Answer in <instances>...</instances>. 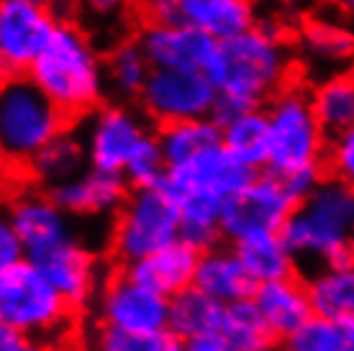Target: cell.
I'll use <instances>...</instances> for the list:
<instances>
[{"mask_svg":"<svg viewBox=\"0 0 354 351\" xmlns=\"http://www.w3.org/2000/svg\"><path fill=\"white\" fill-rule=\"evenodd\" d=\"M254 177H257V169L234 157L223 144H216L183 164L169 167L162 180V187L175 200L201 198V200L226 202L231 195L244 190Z\"/></svg>","mask_w":354,"mask_h":351,"instance_id":"obj_11","label":"cell"},{"mask_svg":"<svg viewBox=\"0 0 354 351\" xmlns=\"http://www.w3.org/2000/svg\"><path fill=\"white\" fill-rule=\"evenodd\" d=\"M295 59L316 79L354 70V28L342 18H310L295 41Z\"/></svg>","mask_w":354,"mask_h":351,"instance_id":"obj_15","label":"cell"},{"mask_svg":"<svg viewBox=\"0 0 354 351\" xmlns=\"http://www.w3.org/2000/svg\"><path fill=\"white\" fill-rule=\"evenodd\" d=\"M349 252H352V259H354V234H352V238H349Z\"/></svg>","mask_w":354,"mask_h":351,"instance_id":"obj_42","label":"cell"},{"mask_svg":"<svg viewBox=\"0 0 354 351\" xmlns=\"http://www.w3.org/2000/svg\"><path fill=\"white\" fill-rule=\"evenodd\" d=\"M324 6L331 10V16L342 18L354 28V0H324Z\"/></svg>","mask_w":354,"mask_h":351,"instance_id":"obj_40","label":"cell"},{"mask_svg":"<svg viewBox=\"0 0 354 351\" xmlns=\"http://www.w3.org/2000/svg\"><path fill=\"white\" fill-rule=\"evenodd\" d=\"M100 323L129 331H167L169 298L121 272L106 282L97 300Z\"/></svg>","mask_w":354,"mask_h":351,"instance_id":"obj_14","label":"cell"},{"mask_svg":"<svg viewBox=\"0 0 354 351\" xmlns=\"http://www.w3.org/2000/svg\"><path fill=\"white\" fill-rule=\"evenodd\" d=\"M221 334L236 351H262L277 343L272 331L267 328L265 318L259 313L257 303L252 298L229 303L223 310Z\"/></svg>","mask_w":354,"mask_h":351,"instance_id":"obj_31","label":"cell"},{"mask_svg":"<svg viewBox=\"0 0 354 351\" xmlns=\"http://www.w3.org/2000/svg\"><path fill=\"white\" fill-rule=\"evenodd\" d=\"M223 310H226V303L208 295L198 285H190L169 298L167 334L185 343L198 336L216 334V331H221Z\"/></svg>","mask_w":354,"mask_h":351,"instance_id":"obj_23","label":"cell"},{"mask_svg":"<svg viewBox=\"0 0 354 351\" xmlns=\"http://www.w3.org/2000/svg\"><path fill=\"white\" fill-rule=\"evenodd\" d=\"M49 277L57 290L62 292L70 307H82L95 292V259L75 236L64 238L62 244L46 249L41 254L28 256Z\"/></svg>","mask_w":354,"mask_h":351,"instance_id":"obj_17","label":"cell"},{"mask_svg":"<svg viewBox=\"0 0 354 351\" xmlns=\"http://www.w3.org/2000/svg\"><path fill=\"white\" fill-rule=\"evenodd\" d=\"M10 226L26 244V259L41 254L52 246L62 244L64 238L75 236L70 229V213H64L52 193L46 190H24L8 202Z\"/></svg>","mask_w":354,"mask_h":351,"instance_id":"obj_16","label":"cell"},{"mask_svg":"<svg viewBox=\"0 0 354 351\" xmlns=\"http://www.w3.org/2000/svg\"><path fill=\"white\" fill-rule=\"evenodd\" d=\"M142 8L144 21H175L177 18V0H136Z\"/></svg>","mask_w":354,"mask_h":351,"instance_id":"obj_38","label":"cell"},{"mask_svg":"<svg viewBox=\"0 0 354 351\" xmlns=\"http://www.w3.org/2000/svg\"><path fill=\"white\" fill-rule=\"evenodd\" d=\"M165 351H190V349H187L185 341H177V339H172V341L167 343V349H165Z\"/></svg>","mask_w":354,"mask_h":351,"instance_id":"obj_41","label":"cell"},{"mask_svg":"<svg viewBox=\"0 0 354 351\" xmlns=\"http://www.w3.org/2000/svg\"><path fill=\"white\" fill-rule=\"evenodd\" d=\"M41 3H49V0H41Z\"/></svg>","mask_w":354,"mask_h":351,"instance_id":"obj_45","label":"cell"},{"mask_svg":"<svg viewBox=\"0 0 354 351\" xmlns=\"http://www.w3.org/2000/svg\"><path fill=\"white\" fill-rule=\"evenodd\" d=\"M295 64V46L267 21H254L239 36L221 41L208 70L221 93L213 118L223 121L241 111L265 108L274 93L290 85Z\"/></svg>","mask_w":354,"mask_h":351,"instance_id":"obj_1","label":"cell"},{"mask_svg":"<svg viewBox=\"0 0 354 351\" xmlns=\"http://www.w3.org/2000/svg\"><path fill=\"white\" fill-rule=\"evenodd\" d=\"M67 129V113L28 75H10L0 90V149L26 167L36 151Z\"/></svg>","mask_w":354,"mask_h":351,"instance_id":"obj_5","label":"cell"},{"mask_svg":"<svg viewBox=\"0 0 354 351\" xmlns=\"http://www.w3.org/2000/svg\"><path fill=\"white\" fill-rule=\"evenodd\" d=\"M90 167L88 151L82 144L80 133H72L64 129L59 136H54L46 146L36 151L34 157L26 162V172L36 184L52 190L57 184L67 182L72 177Z\"/></svg>","mask_w":354,"mask_h":351,"instance_id":"obj_24","label":"cell"},{"mask_svg":"<svg viewBox=\"0 0 354 351\" xmlns=\"http://www.w3.org/2000/svg\"><path fill=\"white\" fill-rule=\"evenodd\" d=\"M270 123V172L280 177L301 202L324 180L328 154V131L324 129L310 90L288 85L265 106Z\"/></svg>","mask_w":354,"mask_h":351,"instance_id":"obj_2","label":"cell"},{"mask_svg":"<svg viewBox=\"0 0 354 351\" xmlns=\"http://www.w3.org/2000/svg\"><path fill=\"white\" fill-rule=\"evenodd\" d=\"M131 184L121 172L88 167L77 177L52 187L57 205L70 216H108L124 205Z\"/></svg>","mask_w":354,"mask_h":351,"instance_id":"obj_18","label":"cell"},{"mask_svg":"<svg viewBox=\"0 0 354 351\" xmlns=\"http://www.w3.org/2000/svg\"><path fill=\"white\" fill-rule=\"evenodd\" d=\"M354 234V187L326 175L316 190L298 202L283 229L285 244L295 259H310L321 267L354 264L349 238Z\"/></svg>","mask_w":354,"mask_h":351,"instance_id":"obj_4","label":"cell"},{"mask_svg":"<svg viewBox=\"0 0 354 351\" xmlns=\"http://www.w3.org/2000/svg\"><path fill=\"white\" fill-rule=\"evenodd\" d=\"M172 336L167 331H129L100 323L95 334V351H165Z\"/></svg>","mask_w":354,"mask_h":351,"instance_id":"obj_33","label":"cell"},{"mask_svg":"<svg viewBox=\"0 0 354 351\" xmlns=\"http://www.w3.org/2000/svg\"><path fill=\"white\" fill-rule=\"evenodd\" d=\"M262 351H283V349H277V346H270V349H262Z\"/></svg>","mask_w":354,"mask_h":351,"instance_id":"obj_43","label":"cell"},{"mask_svg":"<svg viewBox=\"0 0 354 351\" xmlns=\"http://www.w3.org/2000/svg\"><path fill=\"white\" fill-rule=\"evenodd\" d=\"M64 3H80V0H64Z\"/></svg>","mask_w":354,"mask_h":351,"instance_id":"obj_44","label":"cell"},{"mask_svg":"<svg viewBox=\"0 0 354 351\" xmlns=\"http://www.w3.org/2000/svg\"><path fill=\"white\" fill-rule=\"evenodd\" d=\"M187 349L190 351H236L221 331L208 334V336H198V339H193V341H187Z\"/></svg>","mask_w":354,"mask_h":351,"instance_id":"obj_39","label":"cell"},{"mask_svg":"<svg viewBox=\"0 0 354 351\" xmlns=\"http://www.w3.org/2000/svg\"><path fill=\"white\" fill-rule=\"evenodd\" d=\"M239 252L241 262L247 264V269L254 274L257 282L280 280L295 274V254L290 246L285 244L283 234H262V236H249L234 244Z\"/></svg>","mask_w":354,"mask_h":351,"instance_id":"obj_30","label":"cell"},{"mask_svg":"<svg viewBox=\"0 0 354 351\" xmlns=\"http://www.w3.org/2000/svg\"><path fill=\"white\" fill-rule=\"evenodd\" d=\"M298 208L280 177L262 169L252 182L223 202L221 231L229 244L262 234H283L285 223Z\"/></svg>","mask_w":354,"mask_h":351,"instance_id":"obj_10","label":"cell"},{"mask_svg":"<svg viewBox=\"0 0 354 351\" xmlns=\"http://www.w3.org/2000/svg\"><path fill=\"white\" fill-rule=\"evenodd\" d=\"M151 129L149 115L139 106L113 100L103 103L88 115H82V144L88 151L90 167L106 169V172H121L142 149V144L149 139Z\"/></svg>","mask_w":354,"mask_h":351,"instance_id":"obj_8","label":"cell"},{"mask_svg":"<svg viewBox=\"0 0 354 351\" xmlns=\"http://www.w3.org/2000/svg\"><path fill=\"white\" fill-rule=\"evenodd\" d=\"M183 211L162 187H131L124 205L115 211L111 229V252L124 264L139 262L180 241Z\"/></svg>","mask_w":354,"mask_h":351,"instance_id":"obj_6","label":"cell"},{"mask_svg":"<svg viewBox=\"0 0 354 351\" xmlns=\"http://www.w3.org/2000/svg\"><path fill=\"white\" fill-rule=\"evenodd\" d=\"M218 85L205 70H167L151 67V75L139 95V108L151 123L213 118L218 106Z\"/></svg>","mask_w":354,"mask_h":351,"instance_id":"obj_9","label":"cell"},{"mask_svg":"<svg viewBox=\"0 0 354 351\" xmlns=\"http://www.w3.org/2000/svg\"><path fill=\"white\" fill-rule=\"evenodd\" d=\"M136 41L149 57L151 67L167 70H211L218 44L203 31L183 21H144L136 31Z\"/></svg>","mask_w":354,"mask_h":351,"instance_id":"obj_13","label":"cell"},{"mask_svg":"<svg viewBox=\"0 0 354 351\" xmlns=\"http://www.w3.org/2000/svg\"><path fill=\"white\" fill-rule=\"evenodd\" d=\"M252 3H254V0H252Z\"/></svg>","mask_w":354,"mask_h":351,"instance_id":"obj_46","label":"cell"},{"mask_svg":"<svg viewBox=\"0 0 354 351\" xmlns=\"http://www.w3.org/2000/svg\"><path fill=\"white\" fill-rule=\"evenodd\" d=\"M201 254L185 241H175L167 249H162L157 254L139 259V262L124 264V272L131 280L142 282L151 290H157L165 298H172L180 290L190 287L195 280Z\"/></svg>","mask_w":354,"mask_h":351,"instance_id":"obj_21","label":"cell"},{"mask_svg":"<svg viewBox=\"0 0 354 351\" xmlns=\"http://www.w3.org/2000/svg\"><path fill=\"white\" fill-rule=\"evenodd\" d=\"M18 262H26V244L6 218L0 223V269L16 267Z\"/></svg>","mask_w":354,"mask_h":351,"instance_id":"obj_36","label":"cell"},{"mask_svg":"<svg viewBox=\"0 0 354 351\" xmlns=\"http://www.w3.org/2000/svg\"><path fill=\"white\" fill-rule=\"evenodd\" d=\"M310 100L328 136L354 126V70L337 72L313 82Z\"/></svg>","mask_w":354,"mask_h":351,"instance_id":"obj_28","label":"cell"},{"mask_svg":"<svg viewBox=\"0 0 354 351\" xmlns=\"http://www.w3.org/2000/svg\"><path fill=\"white\" fill-rule=\"evenodd\" d=\"M193 285H198L201 290H205L208 295H213V298H218L221 303L229 305V303H236V300L252 298L259 282L247 269V264L241 262L234 244H229L208 249V252L201 254Z\"/></svg>","mask_w":354,"mask_h":351,"instance_id":"obj_20","label":"cell"},{"mask_svg":"<svg viewBox=\"0 0 354 351\" xmlns=\"http://www.w3.org/2000/svg\"><path fill=\"white\" fill-rule=\"evenodd\" d=\"M151 75V61L144 54L142 44L133 39L115 41L106 54V85L113 100L136 103L144 85Z\"/></svg>","mask_w":354,"mask_h":351,"instance_id":"obj_26","label":"cell"},{"mask_svg":"<svg viewBox=\"0 0 354 351\" xmlns=\"http://www.w3.org/2000/svg\"><path fill=\"white\" fill-rule=\"evenodd\" d=\"M72 307L36 264L18 262L0 269V325L31 336L59 331Z\"/></svg>","mask_w":354,"mask_h":351,"instance_id":"obj_7","label":"cell"},{"mask_svg":"<svg viewBox=\"0 0 354 351\" xmlns=\"http://www.w3.org/2000/svg\"><path fill=\"white\" fill-rule=\"evenodd\" d=\"M177 21L226 41L247 31L257 18L252 0H177Z\"/></svg>","mask_w":354,"mask_h":351,"instance_id":"obj_22","label":"cell"},{"mask_svg":"<svg viewBox=\"0 0 354 351\" xmlns=\"http://www.w3.org/2000/svg\"><path fill=\"white\" fill-rule=\"evenodd\" d=\"M0 351H44L39 336L16 331L10 325H0Z\"/></svg>","mask_w":354,"mask_h":351,"instance_id":"obj_37","label":"cell"},{"mask_svg":"<svg viewBox=\"0 0 354 351\" xmlns=\"http://www.w3.org/2000/svg\"><path fill=\"white\" fill-rule=\"evenodd\" d=\"M133 3L136 0H80L77 6H80L82 26L95 39L97 36H111L113 41H121L118 28L124 26Z\"/></svg>","mask_w":354,"mask_h":351,"instance_id":"obj_34","label":"cell"},{"mask_svg":"<svg viewBox=\"0 0 354 351\" xmlns=\"http://www.w3.org/2000/svg\"><path fill=\"white\" fill-rule=\"evenodd\" d=\"M252 300L257 303L267 328L272 331L277 341H285L310 316H316L313 303H310L308 282L298 280L295 274L280 277V280L259 282Z\"/></svg>","mask_w":354,"mask_h":351,"instance_id":"obj_19","label":"cell"},{"mask_svg":"<svg viewBox=\"0 0 354 351\" xmlns=\"http://www.w3.org/2000/svg\"><path fill=\"white\" fill-rule=\"evenodd\" d=\"M283 351H354V318L310 316L306 323L280 341Z\"/></svg>","mask_w":354,"mask_h":351,"instance_id":"obj_32","label":"cell"},{"mask_svg":"<svg viewBox=\"0 0 354 351\" xmlns=\"http://www.w3.org/2000/svg\"><path fill=\"white\" fill-rule=\"evenodd\" d=\"M313 313L334 321L354 318V264L321 267L308 280Z\"/></svg>","mask_w":354,"mask_h":351,"instance_id":"obj_29","label":"cell"},{"mask_svg":"<svg viewBox=\"0 0 354 351\" xmlns=\"http://www.w3.org/2000/svg\"><path fill=\"white\" fill-rule=\"evenodd\" d=\"M157 139L165 151L167 167L183 164L195 154L211 149L221 141V123L216 118H193V121L165 123L157 129Z\"/></svg>","mask_w":354,"mask_h":351,"instance_id":"obj_27","label":"cell"},{"mask_svg":"<svg viewBox=\"0 0 354 351\" xmlns=\"http://www.w3.org/2000/svg\"><path fill=\"white\" fill-rule=\"evenodd\" d=\"M28 77L62 108L67 118L88 115L103 106L108 95L106 57L97 49L95 36L77 21L59 18Z\"/></svg>","mask_w":354,"mask_h":351,"instance_id":"obj_3","label":"cell"},{"mask_svg":"<svg viewBox=\"0 0 354 351\" xmlns=\"http://www.w3.org/2000/svg\"><path fill=\"white\" fill-rule=\"evenodd\" d=\"M218 123H221L223 146L234 157H239L244 164L257 172L270 167V123L265 108L241 111Z\"/></svg>","mask_w":354,"mask_h":351,"instance_id":"obj_25","label":"cell"},{"mask_svg":"<svg viewBox=\"0 0 354 351\" xmlns=\"http://www.w3.org/2000/svg\"><path fill=\"white\" fill-rule=\"evenodd\" d=\"M59 18L41 0H0V67L10 75H28L49 44Z\"/></svg>","mask_w":354,"mask_h":351,"instance_id":"obj_12","label":"cell"},{"mask_svg":"<svg viewBox=\"0 0 354 351\" xmlns=\"http://www.w3.org/2000/svg\"><path fill=\"white\" fill-rule=\"evenodd\" d=\"M326 169L328 175L339 177L342 182L354 187V126L328 139Z\"/></svg>","mask_w":354,"mask_h":351,"instance_id":"obj_35","label":"cell"}]
</instances>
